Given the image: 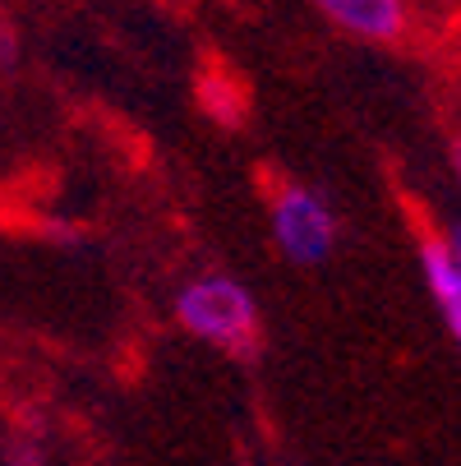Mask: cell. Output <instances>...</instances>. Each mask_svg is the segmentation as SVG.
<instances>
[{"instance_id":"277c9868","label":"cell","mask_w":461,"mask_h":466,"mask_svg":"<svg viewBox=\"0 0 461 466\" xmlns=\"http://www.w3.org/2000/svg\"><path fill=\"white\" fill-rule=\"evenodd\" d=\"M420 268H425V282H429V296L447 323V332L461 347V263L452 258L447 240H425L420 249Z\"/></svg>"},{"instance_id":"5b68a950","label":"cell","mask_w":461,"mask_h":466,"mask_svg":"<svg viewBox=\"0 0 461 466\" xmlns=\"http://www.w3.org/2000/svg\"><path fill=\"white\" fill-rule=\"evenodd\" d=\"M199 97H204V106H208L213 120H222V125H240V116H245V97H240V88H236L226 75H208L204 88H199Z\"/></svg>"},{"instance_id":"3957f363","label":"cell","mask_w":461,"mask_h":466,"mask_svg":"<svg viewBox=\"0 0 461 466\" xmlns=\"http://www.w3.org/2000/svg\"><path fill=\"white\" fill-rule=\"evenodd\" d=\"M314 5L337 28L369 42H392L406 28V0H314Z\"/></svg>"},{"instance_id":"ba28073f","label":"cell","mask_w":461,"mask_h":466,"mask_svg":"<svg viewBox=\"0 0 461 466\" xmlns=\"http://www.w3.org/2000/svg\"><path fill=\"white\" fill-rule=\"evenodd\" d=\"M10 60H15V37L0 33V65H10Z\"/></svg>"},{"instance_id":"30bf717a","label":"cell","mask_w":461,"mask_h":466,"mask_svg":"<svg viewBox=\"0 0 461 466\" xmlns=\"http://www.w3.org/2000/svg\"><path fill=\"white\" fill-rule=\"evenodd\" d=\"M452 176H456V185H461V139L452 144Z\"/></svg>"},{"instance_id":"52a82bcc","label":"cell","mask_w":461,"mask_h":466,"mask_svg":"<svg viewBox=\"0 0 461 466\" xmlns=\"http://www.w3.org/2000/svg\"><path fill=\"white\" fill-rule=\"evenodd\" d=\"M46 231H51V240H65V245L79 240V231H75L70 222H46Z\"/></svg>"},{"instance_id":"9c48e42d","label":"cell","mask_w":461,"mask_h":466,"mask_svg":"<svg viewBox=\"0 0 461 466\" xmlns=\"http://www.w3.org/2000/svg\"><path fill=\"white\" fill-rule=\"evenodd\" d=\"M447 249H452V258L461 263V222L452 227V236H447Z\"/></svg>"},{"instance_id":"8992f818","label":"cell","mask_w":461,"mask_h":466,"mask_svg":"<svg viewBox=\"0 0 461 466\" xmlns=\"http://www.w3.org/2000/svg\"><path fill=\"white\" fill-rule=\"evenodd\" d=\"M10 466H42L37 443H10Z\"/></svg>"},{"instance_id":"6da1fadb","label":"cell","mask_w":461,"mask_h":466,"mask_svg":"<svg viewBox=\"0 0 461 466\" xmlns=\"http://www.w3.org/2000/svg\"><path fill=\"white\" fill-rule=\"evenodd\" d=\"M175 314L194 338H204L222 351H236V356L258 351V305L236 278H222V273L194 278L175 296Z\"/></svg>"},{"instance_id":"7a4b0ae2","label":"cell","mask_w":461,"mask_h":466,"mask_svg":"<svg viewBox=\"0 0 461 466\" xmlns=\"http://www.w3.org/2000/svg\"><path fill=\"white\" fill-rule=\"evenodd\" d=\"M273 236L291 263H323L337 245V213L327 208L323 194L286 185L273 204Z\"/></svg>"}]
</instances>
